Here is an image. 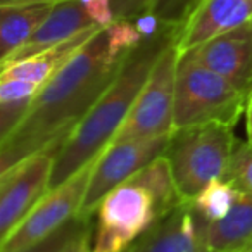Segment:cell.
<instances>
[{"label": "cell", "instance_id": "cell-10", "mask_svg": "<svg viewBox=\"0 0 252 252\" xmlns=\"http://www.w3.org/2000/svg\"><path fill=\"white\" fill-rule=\"evenodd\" d=\"M193 61L233 85L245 98L252 92V28L249 23L187 50Z\"/></svg>", "mask_w": 252, "mask_h": 252}, {"label": "cell", "instance_id": "cell-2", "mask_svg": "<svg viewBox=\"0 0 252 252\" xmlns=\"http://www.w3.org/2000/svg\"><path fill=\"white\" fill-rule=\"evenodd\" d=\"M176 26H168L158 36L144 40L126 56L109 87L63 138L54 156L49 189L61 185L88 162L97 159L114 140L156 59L176 36Z\"/></svg>", "mask_w": 252, "mask_h": 252}, {"label": "cell", "instance_id": "cell-9", "mask_svg": "<svg viewBox=\"0 0 252 252\" xmlns=\"http://www.w3.org/2000/svg\"><path fill=\"white\" fill-rule=\"evenodd\" d=\"M61 142L36 152L0 180V240L28 214L38 199L49 190L54 156Z\"/></svg>", "mask_w": 252, "mask_h": 252}, {"label": "cell", "instance_id": "cell-21", "mask_svg": "<svg viewBox=\"0 0 252 252\" xmlns=\"http://www.w3.org/2000/svg\"><path fill=\"white\" fill-rule=\"evenodd\" d=\"M50 145H42L38 142L19 140V138L9 137L4 144L0 145V180H4L12 169H16L28 158L50 147Z\"/></svg>", "mask_w": 252, "mask_h": 252}, {"label": "cell", "instance_id": "cell-11", "mask_svg": "<svg viewBox=\"0 0 252 252\" xmlns=\"http://www.w3.org/2000/svg\"><path fill=\"white\" fill-rule=\"evenodd\" d=\"M206 221L190 202L156 220L125 252H204Z\"/></svg>", "mask_w": 252, "mask_h": 252}, {"label": "cell", "instance_id": "cell-12", "mask_svg": "<svg viewBox=\"0 0 252 252\" xmlns=\"http://www.w3.org/2000/svg\"><path fill=\"white\" fill-rule=\"evenodd\" d=\"M252 0H197L176 30L175 45L187 52L214 36L249 23Z\"/></svg>", "mask_w": 252, "mask_h": 252}, {"label": "cell", "instance_id": "cell-24", "mask_svg": "<svg viewBox=\"0 0 252 252\" xmlns=\"http://www.w3.org/2000/svg\"><path fill=\"white\" fill-rule=\"evenodd\" d=\"M30 100L14 102V104H0V145L4 144L12 131L18 128L21 119L28 111Z\"/></svg>", "mask_w": 252, "mask_h": 252}, {"label": "cell", "instance_id": "cell-31", "mask_svg": "<svg viewBox=\"0 0 252 252\" xmlns=\"http://www.w3.org/2000/svg\"><path fill=\"white\" fill-rule=\"evenodd\" d=\"M87 252H95V251H87Z\"/></svg>", "mask_w": 252, "mask_h": 252}, {"label": "cell", "instance_id": "cell-16", "mask_svg": "<svg viewBox=\"0 0 252 252\" xmlns=\"http://www.w3.org/2000/svg\"><path fill=\"white\" fill-rule=\"evenodd\" d=\"M54 4L0 7V64L16 52L45 19Z\"/></svg>", "mask_w": 252, "mask_h": 252}, {"label": "cell", "instance_id": "cell-8", "mask_svg": "<svg viewBox=\"0 0 252 252\" xmlns=\"http://www.w3.org/2000/svg\"><path fill=\"white\" fill-rule=\"evenodd\" d=\"M169 137L171 135L109 144L98 154L97 161L92 168L78 216H94L95 209L105 193L131 180L158 156L164 154Z\"/></svg>", "mask_w": 252, "mask_h": 252}, {"label": "cell", "instance_id": "cell-7", "mask_svg": "<svg viewBox=\"0 0 252 252\" xmlns=\"http://www.w3.org/2000/svg\"><path fill=\"white\" fill-rule=\"evenodd\" d=\"M95 161L97 159L88 162L61 185L47 190L28 214L16 224L14 230L0 240V252L23 251L78 216Z\"/></svg>", "mask_w": 252, "mask_h": 252}, {"label": "cell", "instance_id": "cell-27", "mask_svg": "<svg viewBox=\"0 0 252 252\" xmlns=\"http://www.w3.org/2000/svg\"><path fill=\"white\" fill-rule=\"evenodd\" d=\"M61 0H0V7H14V5H32V4H56Z\"/></svg>", "mask_w": 252, "mask_h": 252}, {"label": "cell", "instance_id": "cell-15", "mask_svg": "<svg viewBox=\"0 0 252 252\" xmlns=\"http://www.w3.org/2000/svg\"><path fill=\"white\" fill-rule=\"evenodd\" d=\"M206 245L216 252H244L252 247V195L240 193L221 220L206 224Z\"/></svg>", "mask_w": 252, "mask_h": 252}, {"label": "cell", "instance_id": "cell-14", "mask_svg": "<svg viewBox=\"0 0 252 252\" xmlns=\"http://www.w3.org/2000/svg\"><path fill=\"white\" fill-rule=\"evenodd\" d=\"M98 28H90L74 35L73 38L61 42L57 45L45 49L42 52L30 56L26 59L16 61L7 66L0 67V78H16V80H26L42 87L43 83L50 80L57 71L63 67V64L97 32Z\"/></svg>", "mask_w": 252, "mask_h": 252}, {"label": "cell", "instance_id": "cell-20", "mask_svg": "<svg viewBox=\"0 0 252 252\" xmlns=\"http://www.w3.org/2000/svg\"><path fill=\"white\" fill-rule=\"evenodd\" d=\"M90 218L74 216L73 220H69L61 228H57L49 237H45L43 240L36 242V244L30 245V247L23 249L19 252H63L67 244H71L78 235L90 230Z\"/></svg>", "mask_w": 252, "mask_h": 252}, {"label": "cell", "instance_id": "cell-30", "mask_svg": "<svg viewBox=\"0 0 252 252\" xmlns=\"http://www.w3.org/2000/svg\"><path fill=\"white\" fill-rule=\"evenodd\" d=\"M244 252H252V247H251V249H247V251H244Z\"/></svg>", "mask_w": 252, "mask_h": 252}, {"label": "cell", "instance_id": "cell-29", "mask_svg": "<svg viewBox=\"0 0 252 252\" xmlns=\"http://www.w3.org/2000/svg\"><path fill=\"white\" fill-rule=\"evenodd\" d=\"M204 252H216V251H211V249H206V251H204Z\"/></svg>", "mask_w": 252, "mask_h": 252}, {"label": "cell", "instance_id": "cell-13", "mask_svg": "<svg viewBox=\"0 0 252 252\" xmlns=\"http://www.w3.org/2000/svg\"><path fill=\"white\" fill-rule=\"evenodd\" d=\"M90 28H100V26H97L92 21L83 4H80L78 0L56 2L50 12L45 16V19L32 33V36L12 56H9L4 63L0 64V67L16 63V61L26 59L30 56H35V54L50 49V47L57 45L61 42H66V40L73 38L74 35Z\"/></svg>", "mask_w": 252, "mask_h": 252}, {"label": "cell", "instance_id": "cell-22", "mask_svg": "<svg viewBox=\"0 0 252 252\" xmlns=\"http://www.w3.org/2000/svg\"><path fill=\"white\" fill-rule=\"evenodd\" d=\"M195 2L197 0H145V5L161 19V23L178 28Z\"/></svg>", "mask_w": 252, "mask_h": 252}, {"label": "cell", "instance_id": "cell-5", "mask_svg": "<svg viewBox=\"0 0 252 252\" xmlns=\"http://www.w3.org/2000/svg\"><path fill=\"white\" fill-rule=\"evenodd\" d=\"M92 230L95 252H125L156 220L158 204L142 185L128 180L102 197Z\"/></svg>", "mask_w": 252, "mask_h": 252}, {"label": "cell", "instance_id": "cell-6", "mask_svg": "<svg viewBox=\"0 0 252 252\" xmlns=\"http://www.w3.org/2000/svg\"><path fill=\"white\" fill-rule=\"evenodd\" d=\"M178 56L180 52L173 38L156 59L144 87L112 142L154 138L173 133V100Z\"/></svg>", "mask_w": 252, "mask_h": 252}, {"label": "cell", "instance_id": "cell-28", "mask_svg": "<svg viewBox=\"0 0 252 252\" xmlns=\"http://www.w3.org/2000/svg\"><path fill=\"white\" fill-rule=\"evenodd\" d=\"M249 25H251V28H252V16H251V19H249Z\"/></svg>", "mask_w": 252, "mask_h": 252}, {"label": "cell", "instance_id": "cell-26", "mask_svg": "<svg viewBox=\"0 0 252 252\" xmlns=\"http://www.w3.org/2000/svg\"><path fill=\"white\" fill-rule=\"evenodd\" d=\"M244 114H245V131H247V142L252 144V92L251 95L245 100V107H244Z\"/></svg>", "mask_w": 252, "mask_h": 252}, {"label": "cell", "instance_id": "cell-23", "mask_svg": "<svg viewBox=\"0 0 252 252\" xmlns=\"http://www.w3.org/2000/svg\"><path fill=\"white\" fill-rule=\"evenodd\" d=\"M40 90L38 85L16 78H0V104L32 100Z\"/></svg>", "mask_w": 252, "mask_h": 252}, {"label": "cell", "instance_id": "cell-4", "mask_svg": "<svg viewBox=\"0 0 252 252\" xmlns=\"http://www.w3.org/2000/svg\"><path fill=\"white\" fill-rule=\"evenodd\" d=\"M247 98L220 74L213 73L187 52H180L175 76L173 131L206 123L233 128Z\"/></svg>", "mask_w": 252, "mask_h": 252}, {"label": "cell", "instance_id": "cell-3", "mask_svg": "<svg viewBox=\"0 0 252 252\" xmlns=\"http://www.w3.org/2000/svg\"><path fill=\"white\" fill-rule=\"evenodd\" d=\"M235 142L233 128L223 123L173 131L164 156L182 202H192L207 183L223 178Z\"/></svg>", "mask_w": 252, "mask_h": 252}, {"label": "cell", "instance_id": "cell-17", "mask_svg": "<svg viewBox=\"0 0 252 252\" xmlns=\"http://www.w3.org/2000/svg\"><path fill=\"white\" fill-rule=\"evenodd\" d=\"M131 180L135 183H138V185H142L151 193L152 199L158 204L161 216H164L169 211L178 207L180 204H183L178 192H176L171 168H169L168 158L164 154L158 156L154 161H151L145 168H142Z\"/></svg>", "mask_w": 252, "mask_h": 252}, {"label": "cell", "instance_id": "cell-18", "mask_svg": "<svg viewBox=\"0 0 252 252\" xmlns=\"http://www.w3.org/2000/svg\"><path fill=\"white\" fill-rule=\"evenodd\" d=\"M240 192L235 189L226 180L218 178L207 183L190 204L195 209V213L202 218L206 223L218 221L231 209L233 202L238 199Z\"/></svg>", "mask_w": 252, "mask_h": 252}, {"label": "cell", "instance_id": "cell-25", "mask_svg": "<svg viewBox=\"0 0 252 252\" xmlns=\"http://www.w3.org/2000/svg\"><path fill=\"white\" fill-rule=\"evenodd\" d=\"M90 240H92V228L83 231L81 235H78L71 244L66 245V249L63 252H87L90 251Z\"/></svg>", "mask_w": 252, "mask_h": 252}, {"label": "cell", "instance_id": "cell-1", "mask_svg": "<svg viewBox=\"0 0 252 252\" xmlns=\"http://www.w3.org/2000/svg\"><path fill=\"white\" fill-rule=\"evenodd\" d=\"M144 42L130 19L98 28L30 100L12 138L50 145L63 140L100 97L126 56Z\"/></svg>", "mask_w": 252, "mask_h": 252}, {"label": "cell", "instance_id": "cell-19", "mask_svg": "<svg viewBox=\"0 0 252 252\" xmlns=\"http://www.w3.org/2000/svg\"><path fill=\"white\" fill-rule=\"evenodd\" d=\"M223 180L231 183L240 193L252 195V144L235 142Z\"/></svg>", "mask_w": 252, "mask_h": 252}]
</instances>
